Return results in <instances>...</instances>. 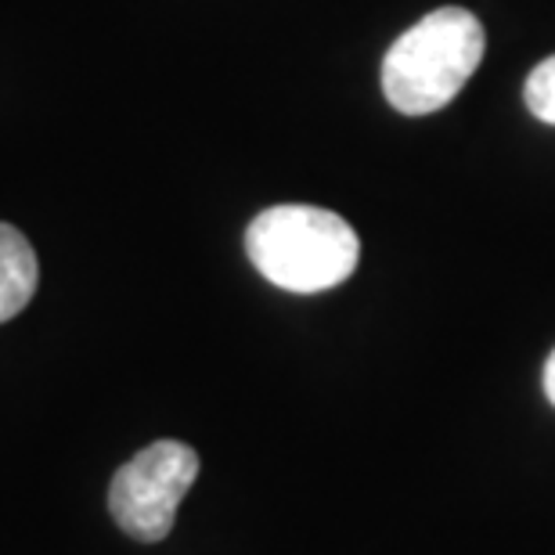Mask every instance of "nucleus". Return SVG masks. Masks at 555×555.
<instances>
[{"label":"nucleus","mask_w":555,"mask_h":555,"mask_svg":"<svg viewBox=\"0 0 555 555\" xmlns=\"http://www.w3.org/2000/svg\"><path fill=\"white\" fill-rule=\"evenodd\" d=\"M487 37L473 11L437 8L393 40L383 59V94L397 113L429 116L448 108L476 65Z\"/></svg>","instance_id":"nucleus-1"},{"label":"nucleus","mask_w":555,"mask_h":555,"mask_svg":"<svg viewBox=\"0 0 555 555\" xmlns=\"http://www.w3.org/2000/svg\"><path fill=\"white\" fill-rule=\"evenodd\" d=\"M246 253L285 293H325L358 271L361 238L347 220L321 206H271L246 231Z\"/></svg>","instance_id":"nucleus-2"},{"label":"nucleus","mask_w":555,"mask_h":555,"mask_svg":"<svg viewBox=\"0 0 555 555\" xmlns=\"http://www.w3.org/2000/svg\"><path fill=\"white\" fill-rule=\"evenodd\" d=\"M198 476V454L181 440H155L119 465L108 483V513L124 534L155 545L173 530L177 508Z\"/></svg>","instance_id":"nucleus-3"},{"label":"nucleus","mask_w":555,"mask_h":555,"mask_svg":"<svg viewBox=\"0 0 555 555\" xmlns=\"http://www.w3.org/2000/svg\"><path fill=\"white\" fill-rule=\"evenodd\" d=\"M37 282L40 268L29 238L18 228L0 224V325L29 307Z\"/></svg>","instance_id":"nucleus-4"},{"label":"nucleus","mask_w":555,"mask_h":555,"mask_svg":"<svg viewBox=\"0 0 555 555\" xmlns=\"http://www.w3.org/2000/svg\"><path fill=\"white\" fill-rule=\"evenodd\" d=\"M524 98H527V108L541 119V124L555 127V54L527 76Z\"/></svg>","instance_id":"nucleus-5"},{"label":"nucleus","mask_w":555,"mask_h":555,"mask_svg":"<svg viewBox=\"0 0 555 555\" xmlns=\"http://www.w3.org/2000/svg\"><path fill=\"white\" fill-rule=\"evenodd\" d=\"M545 393H548V401L555 404V350L548 353V361H545Z\"/></svg>","instance_id":"nucleus-6"}]
</instances>
